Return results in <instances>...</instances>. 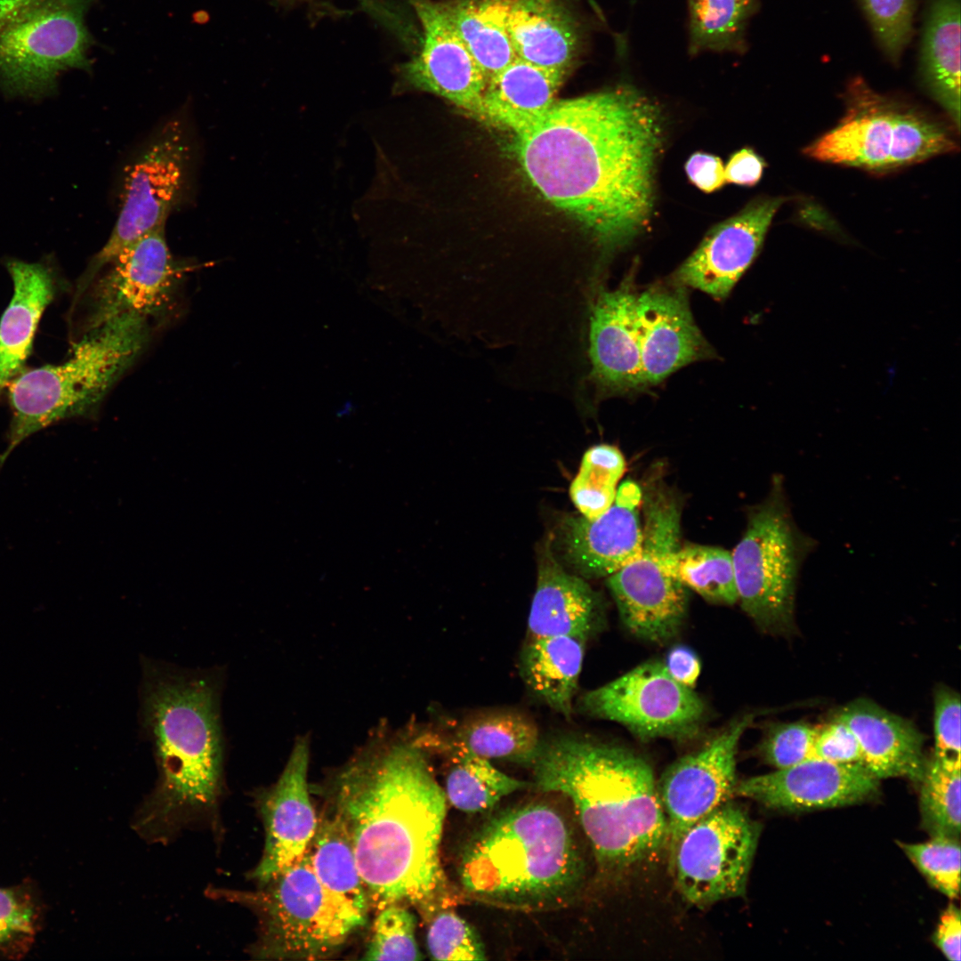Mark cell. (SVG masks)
I'll return each instance as SVG.
<instances>
[{
    "label": "cell",
    "mask_w": 961,
    "mask_h": 961,
    "mask_svg": "<svg viewBox=\"0 0 961 961\" xmlns=\"http://www.w3.org/2000/svg\"><path fill=\"white\" fill-rule=\"evenodd\" d=\"M663 141L658 107L629 85L556 101L514 135L532 185L603 246L627 245L653 207Z\"/></svg>",
    "instance_id": "6da1fadb"
},
{
    "label": "cell",
    "mask_w": 961,
    "mask_h": 961,
    "mask_svg": "<svg viewBox=\"0 0 961 961\" xmlns=\"http://www.w3.org/2000/svg\"><path fill=\"white\" fill-rule=\"evenodd\" d=\"M327 812L351 842L370 907L442 899L447 798L412 732L379 726L332 776Z\"/></svg>",
    "instance_id": "7a4b0ae2"
},
{
    "label": "cell",
    "mask_w": 961,
    "mask_h": 961,
    "mask_svg": "<svg viewBox=\"0 0 961 961\" xmlns=\"http://www.w3.org/2000/svg\"><path fill=\"white\" fill-rule=\"evenodd\" d=\"M142 666L141 721L159 777L135 826L158 840L217 804L224 755L222 677L214 670L182 669L150 659Z\"/></svg>",
    "instance_id": "3957f363"
},
{
    "label": "cell",
    "mask_w": 961,
    "mask_h": 961,
    "mask_svg": "<svg viewBox=\"0 0 961 961\" xmlns=\"http://www.w3.org/2000/svg\"><path fill=\"white\" fill-rule=\"evenodd\" d=\"M530 768L537 790L570 801L603 871H625L667 845L652 768L633 751L560 733L541 739Z\"/></svg>",
    "instance_id": "277c9868"
},
{
    "label": "cell",
    "mask_w": 961,
    "mask_h": 961,
    "mask_svg": "<svg viewBox=\"0 0 961 961\" xmlns=\"http://www.w3.org/2000/svg\"><path fill=\"white\" fill-rule=\"evenodd\" d=\"M457 875L464 892L478 900L539 910L576 896L585 862L563 815L548 804L530 802L477 828L462 848Z\"/></svg>",
    "instance_id": "5b68a950"
},
{
    "label": "cell",
    "mask_w": 961,
    "mask_h": 961,
    "mask_svg": "<svg viewBox=\"0 0 961 961\" xmlns=\"http://www.w3.org/2000/svg\"><path fill=\"white\" fill-rule=\"evenodd\" d=\"M149 320L124 314L86 331L69 357L20 375L10 384L9 444L0 464L26 438L61 420L85 416L100 406L145 350Z\"/></svg>",
    "instance_id": "8992f818"
},
{
    "label": "cell",
    "mask_w": 961,
    "mask_h": 961,
    "mask_svg": "<svg viewBox=\"0 0 961 961\" xmlns=\"http://www.w3.org/2000/svg\"><path fill=\"white\" fill-rule=\"evenodd\" d=\"M844 102V117L804 149L806 156L884 174L958 149L944 122L875 91L861 77L849 82Z\"/></svg>",
    "instance_id": "52a82bcc"
},
{
    "label": "cell",
    "mask_w": 961,
    "mask_h": 961,
    "mask_svg": "<svg viewBox=\"0 0 961 961\" xmlns=\"http://www.w3.org/2000/svg\"><path fill=\"white\" fill-rule=\"evenodd\" d=\"M255 892L212 891L213 896L249 906L259 920L257 958L319 960L336 953L367 921L326 889L304 856Z\"/></svg>",
    "instance_id": "ba28073f"
},
{
    "label": "cell",
    "mask_w": 961,
    "mask_h": 961,
    "mask_svg": "<svg viewBox=\"0 0 961 961\" xmlns=\"http://www.w3.org/2000/svg\"><path fill=\"white\" fill-rule=\"evenodd\" d=\"M816 545L796 525L782 480L775 478L731 553L738 602L761 628L778 632L792 626L799 572Z\"/></svg>",
    "instance_id": "9c48e42d"
},
{
    "label": "cell",
    "mask_w": 961,
    "mask_h": 961,
    "mask_svg": "<svg viewBox=\"0 0 961 961\" xmlns=\"http://www.w3.org/2000/svg\"><path fill=\"white\" fill-rule=\"evenodd\" d=\"M90 0H50L0 25V87L40 99L56 92L64 71L89 70L93 43L85 13Z\"/></svg>",
    "instance_id": "30bf717a"
},
{
    "label": "cell",
    "mask_w": 961,
    "mask_h": 961,
    "mask_svg": "<svg viewBox=\"0 0 961 961\" xmlns=\"http://www.w3.org/2000/svg\"><path fill=\"white\" fill-rule=\"evenodd\" d=\"M192 153L187 125L175 117L164 124L129 163L123 175L117 222L80 278L76 295L83 293L125 247L165 227L186 192Z\"/></svg>",
    "instance_id": "8fae6325"
},
{
    "label": "cell",
    "mask_w": 961,
    "mask_h": 961,
    "mask_svg": "<svg viewBox=\"0 0 961 961\" xmlns=\"http://www.w3.org/2000/svg\"><path fill=\"white\" fill-rule=\"evenodd\" d=\"M760 825L731 800L689 827L669 845L677 891L703 908L744 896Z\"/></svg>",
    "instance_id": "7c38bea8"
},
{
    "label": "cell",
    "mask_w": 961,
    "mask_h": 961,
    "mask_svg": "<svg viewBox=\"0 0 961 961\" xmlns=\"http://www.w3.org/2000/svg\"><path fill=\"white\" fill-rule=\"evenodd\" d=\"M579 706L585 714L617 723L642 740L689 738L706 715L703 699L675 681L658 660L588 690Z\"/></svg>",
    "instance_id": "4fadbf2b"
},
{
    "label": "cell",
    "mask_w": 961,
    "mask_h": 961,
    "mask_svg": "<svg viewBox=\"0 0 961 961\" xmlns=\"http://www.w3.org/2000/svg\"><path fill=\"white\" fill-rule=\"evenodd\" d=\"M106 267L75 299L86 296L84 332L124 314L149 320L165 316L187 270L172 254L165 227L137 238Z\"/></svg>",
    "instance_id": "5bb4252c"
},
{
    "label": "cell",
    "mask_w": 961,
    "mask_h": 961,
    "mask_svg": "<svg viewBox=\"0 0 961 961\" xmlns=\"http://www.w3.org/2000/svg\"><path fill=\"white\" fill-rule=\"evenodd\" d=\"M752 719L750 715L735 719L700 749L665 771L658 791L667 825L666 846L734 796L738 746Z\"/></svg>",
    "instance_id": "9a60e30c"
},
{
    "label": "cell",
    "mask_w": 961,
    "mask_h": 961,
    "mask_svg": "<svg viewBox=\"0 0 961 961\" xmlns=\"http://www.w3.org/2000/svg\"><path fill=\"white\" fill-rule=\"evenodd\" d=\"M422 28L417 54L399 69V85L431 93L481 120L487 78L458 36L444 2L409 0Z\"/></svg>",
    "instance_id": "2e32d148"
},
{
    "label": "cell",
    "mask_w": 961,
    "mask_h": 961,
    "mask_svg": "<svg viewBox=\"0 0 961 961\" xmlns=\"http://www.w3.org/2000/svg\"><path fill=\"white\" fill-rule=\"evenodd\" d=\"M642 492L631 480L617 489L611 506L590 520L569 517L558 533V549L571 572L584 579L608 577L641 551Z\"/></svg>",
    "instance_id": "e0dca14e"
},
{
    "label": "cell",
    "mask_w": 961,
    "mask_h": 961,
    "mask_svg": "<svg viewBox=\"0 0 961 961\" xmlns=\"http://www.w3.org/2000/svg\"><path fill=\"white\" fill-rule=\"evenodd\" d=\"M878 787L879 779L860 763L811 758L737 781L734 796L792 812L854 804L875 796Z\"/></svg>",
    "instance_id": "ac0fdd59"
},
{
    "label": "cell",
    "mask_w": 961,
    "mask_h": 961,
    "mask_svg": "<svg viewBox=\"0 0 961 961\" xmlns=\"http://www.w3.org/2000/svg\"><path fill=\"white\" fill-rule=\"evenodd\" d=\"M309 759V739L299 737L277 782L261 796L265 843L251 874L259 885L300 860L317 829L307 782Z\"/></svg>",
    "instance_id": "d6986e66"
},
{
    "label": "cell",
    "mask_w": 961,
    "mask_h": 961,
    "mask_svg": "<svg viewBox=\"0 0 961 961\" xmlns=\"http://www.w3.org/2000/svg\"><path fill=\"white\" fill-rule=\"evenodd\" d=\"M639 554L607 577L616 604L645 608L688 603L687 588L665 569L666 557L680 546L681 510L664 490L644 497Z\"/></svg>",
    "instance_id": "ffe728a7"
},
{
    "label": "cell",
    "mask_w": 961,
    "mask_h": 961,
    "mask_svg": "<svg viewBox=\"0 0 961 961\" xmlns=\"http://www.w3.org/2000/svg\"><path fill=\"white\" fill-rule=\"evenodd\" d=\"M635 322L644 386L658 384L681 367L713 356L694 322L682 285H657L637 294Z\"/></svg>",
    "instance_id": "44dd1931"
},
{
    "label": "cell",
    "mask_w": 961,
    "mask_h": 961,
    "mask_svg": "<svg viewBox=\"0 0 961 961\" xmlns=\"http://www.w3.org/2000/svg\"><path fill=\"white\" fill-rule=\"evenodd\" d=\"M784 198H761L714 227L679 267L674 282L725 298L756 257Z\"/></svg>",
    "instance_id": "7402d4cb"
},
{
    "label": "cell",
    "mask_w": 961,
    "mask_h": 961,
    "mask_svg": "<svg viewBox=\"0 0 961 961\" xmlns=\"http://www.w3.org/2000/svg\"><path fill=\"white\" fill-rule=\"evenodd\" d=\"M636 295L630 279H626L616 289L599 292L592 306L590 378L602 395L645 387L635 322Z\"/></svg>",
    "instance_id": "603a6c76"
},
{
    "label": "cell",
    "mask_w": 961,
    "mask_h": 961,
    "mask_svg": "<svg viewBox=\"0 0 961 961\" xmlns=\"http://www.w3.org/2000/svg\"><path fill=\"white\" fill-rule=\"evenodd\" d=\"M836 717L854 733L862 765L875 777H901L919 783L926 763L924 737L910 722L865 699L848 704Z\"/></svg>",
    "instance_id": "cb8c5ba5"
},
{
    "label": "cell",
    "mask_w": 961,
    "mask_h": 961,
    "mask_svg": "<svg viewBox=\"0 0 961 961\" xmlns=\"http://www.w3.org/2000/svg\"><path fill=\"white\" fill-rule=\"evenodd\" d=\"M601 608L597 593L585 579L565 569L548 546L538 563L528 638L574 635L588 639L598 626Z\"/></svg>",
    "instance_id": "d4e9b609"
},
{
    "label": "cell",
    "mask_w": 961,
    "mask_h": 961,
    "mask_svg": "<svg viewBox=\"0 0 961 961\" xmlns=\"http://www.w3.org/2000/svg\"><path fill=\"white\" fill-rule=\"evenodd\" d=\"M507 28L516 58L566 76L580 42L562 0H508Z\"/></svg>",
    "instance_id": "484cf974"
},
{
    "label": "cell",
    "mask_w": 961,
    "mask_h": 961,
    "mask_svg": "<svg viewBox=\"0 0 961 961\" xmlns=\"http://www.w3.org/2000/svg\"><path fill=\"white\" fill-rule=\"evenodd\" d=\"M5 265L13 294L0 320V393L24 366L42 314L55 294L50 264L11 258Z\"/></svg>",
    "instance_id": "4316f807"
},
{
    "label": "cell",
    "mask_w": 961,
    "mask_h": 961,
    "mask_svg": "<svg viewBox=\"0 0 961 961\" xmlns=\"http://www.w3.org/2000/svg\"><path fill=\"white\" fill-rule=\"evenodd\" d=\"M565 76L519 58L487 81L481 120L513 135L540 119L556 101Z\"/></svg>",
    "instance_id": "83f0119b"
},
{
    "label": "cell",
    "mask_w": 961,
    "mask_h": 961,
    "mask_svg": "<svg viewBox=\"0 0 961 961\" xmlns=\"http://www.w3.org/2000/svg\"><path fill=\"white\" fill-rule=\"evenodd\" d=\"M919 74L932 98L960 127V1L927 0Z\"/></svg>",
    "instance_id": "f1b7e54d"
},
{
    "label": "cell",
    "mask_w": 961,
    "mask_h": 961,
    "mask_svg": "<svg viewBox=\"0 0 961 961\" xmlns=\"http://www.w3.org/2000/svg\"><path fill=\"white\" fill-rule=\"evenodd\" d=\"M587 638L559 635L528 638L519 658L520 675L532 694L570 718Z\"/></svg>",
    "instance_id": "f546056e"
},
{
    "label": "cell",
    "mask_w": 961,
    "mask_h": 961,
    "mask_svg": "<svg viewBox=\"0 0 961 961\" xmlns=\"http://www.w3.org/2000/svg\"><path fill=\"white\" fill-rule=\"evenodd\" d=\"M420 742L424 748L450 755L444 792L450 804L459 811L473 813L489 810L505 796L529 786V782L505 774L489 759L450 740H434L430 734H421Z\"/></svg>",
    "instance_id": "4dcf8cb0"
},
{
    "label": "cell",
    "mask_w": 961,
    "mask_h": 961,
    "mask_svg": "<svg viewBox=\"0 0 961 961\" xmlns=\"http://www.w3.org/2000/svg\"><path fill=\"white\" fill-rule=\"evenodd\" d=\"M541 736L526 714L498 709L481 712L464 720L450 740L479 756L530 767Z\"/></svg>",
    "instance_id": "1f68e13d"
},
{
    "label": "cell",
    "mask_w": 961,
    "mask_h": 961,
    "mask_svg": "<svg viewBox=\"0 0 961 961\" xmlns=\"http://www.w3.org/2000/svg\"><path fill=\"white\" fill-rule=\"evenodd\" d=\"M444 4L487 81L516 59L507 28L508 0H450Z\"/></svg>",
    "instance_id": "d6a6232c"
},
{
    "label": "cell",
    "mask_w": 961,
    "mask_h": 961,
    "mask_svg": "<svg viewBox=\"0 0 961 961\" xmlns=\"http://www.w3.org/2000/svg\"><path fill=\"white\" fill-rule=\"evenodd\" d=\"M317 878L330 892L360 913L370 909L349 837L339 820L325 812L307 850Z\"/></svg>",
    "instance_id": "836d02e7"
},
{
    "label": "cell",
    "mask_w": 961,
    "mask_h": 961,
    "mask_svg": "<svg viewBox=\"0 0 961 961\" xmlns=\"http://www.w3.org/2000/svg\"><path fill=\"white\" fill-rule=\"evenodd\" d=\"M689 52L742 53L746 32L758 0H687Z\"/></svg>",
    "instance_id": "e575fe53"
},
{
    "label": "cell",
    "mask_w": 961,
    "mask_h": 961,
    "mask_svg": "<svg viewBox=\"0 0 961 961\" xmlns=\"http://www.w3.org/2000/svg\"><path fill=\"white\" fill-rule=\"evenodd\" d=\"M666 571L686 588L719 604L738 602L731 553L724 549L686 545L665 559Z\"/></svg>",
    "instance_id": "d590c367"
},
{
    "label": "cell",
    "mask_w": 961,
    "mask_h": 961,
    "mask_svg": "<svg viewBox=\"0 0 961 961\" xmlns=\"http://www.w3.org/2000/svg\"><path fill=\"white\" fill-rule=\"evenodd\" d=\"M922 823L931 835L959 837L961 826V761L934 757L926 761L919 781Z\"/></svg>",
    "instance_id": "8d00e7d4"
},
{
    "label": "cell",
    "mask_w": 961,
    "mask_h": 961,
    "mask_svg": "<svg viewBox=\"0 0 961 961\" xmlns=\"http://www.w3.org/2000/svg\"><path fill=\"white\" fill-rule=\"evenodd\" d=\"M626 460L616 447L601 444L585 451L569 487L570 498L585 518L593 520L613 504Z\"/></svg>",
    "instance_id": "74e56055"
},
{
    "label": "cell",
    "mask_w": 961,
    "mask_h": 961,
    "mask_svg": "<svg viewBox=\"0 0 961 961\" xmlns=\"http://www.w3.org/2000/svg\"><path fill=\"white\" fill-rule=\"evenodd\" d=\"M442 899L420 912L427 922L426 945L434 960H485L484 944L463 917L440 906Z\"/></svg>",
    "instance_id": "f35d334b"
},
{
    "label": "cell",
    "mask_w": 961,
    "mask_h": 961,
    "mask_svg": "<svg viewBox=\"0 0 961 961\" xmlns=\"http://www.w3.org/2000/svg\"><path fill=\"white\" fill-rule=\"evenodd\" d=\"M416 920L406 905L391 904L379 910L374 920L364 960L423 959L416 938Z\"/></svg>",
    "instance_id": "ab89813d"
},
{
    "label": "cell",
    "mask_w": 961,
    "mask_h": 961,
    "mask_svg": "<svg viewBox=\"0 0 961 961\" xmlns=\"http://www.w3.org/2000/svg\"><path fill=\"white\" fill-rule=\"evenodd\" d=\"M900 846L935 889L950 899L958 897L961 868L959 837L935 835L924 843H900Z\"/></svg>",
    "instance_id": "60d3db41"
},
{
    "label": "cell",
    "mask_w": 961,
    "mask_h": 961,
    "mask_svg": "<svg viewBox=\"0 0 961 961\" xmlns=\"http://www.w3.org/2000/svg\"><path fill=\"white\" fill-rule=\"evenodd\" d=\"M884 55L898 63L913 33L916 0H859Z\"/></svg>",
    "instance_id": "b9f144b4"
},
{
    "label": "cell",
    "mask_w": 961,
    "mask_h": 961,
    "mask_svg": "<svg viewBox=\"0 0 961 961\" xmlns=\"http://www.w3.org/2000/svg\"><path fill=\"white\" fill-rule=\"evenodd\" d=\"M816 731L817 727L802 722L776 724L763 739L761 755L776 769L813 758Z\"/></svg>",
    "instance_id": "7bdbcfd3"
},
{
    "label": "cell",
    "mask_w": 961,
    "mask_h": 961,
    "mask_svg": "<svg viewBox=\"0 0 961 961\" xmlns=\"http://www.w3.org/2000/svg\"><path fill=\"white\" fill-rule=\"evenodd\" d=\"M960 715L958 693L949 688L940 687L934 695V757L961 761Z\"/></svg>",
    "instance_id": "ee69618b"
},
{
    "label": "cell",
    "mask_w": 961,
    "mask_h": 961,
    "mask_svg": "<svg viewBox=\"0 0 961 961\" xmlns=\"http://www.w3.org/2000/svg\"><path fill=\"white\" fill-rule=\"evenodd\" d=\"M813 758L838 764H862L860 745L854 733L836 717L817 727Z\"/></svg>",
    "instance_id": "f6af8a7d"
},
{
    "label": "cell",
    "mask_w": 961,
    "mask_h": 961,
    "mask_svg": "<svg viewBox=\"0 0 961 961\" xmlns=\"http://www.w3.org/2000/svg\"><path fill=\"white\" fill-rule=\"evenodd\" d=\"M32 910L13 892L0 889V944L28 933L31 927Z\"/></svg>",
    "instance_id": "bcb514c9"
},
{
    "label": "cell",
    "mask_w": 961,
    "mask_h": 961,
    "mask_svg": "<svg viewBox=\"0 0 961 961\" xmlns=\"http://www.w3.org/2000/svg\"><path fill=\"white\" fill-rule=\"evenodd\" d=\"M685 170L691 183L705 192H713L726 182L721 158L711 154L694 153L686 162Z\"/></svg>",
    "instance_id": "7dc6e473"
},
{
    "label": "cell",
    "mask_w": 961,
    "mask_h": 961,
    "mask_svg": "<svg viewBox=\"0 0 961 961\" xmlns=\"http://www.w3.org/2000/svg\"><path fill=\"white\" fill-rule=\"evenodd\" d=\"M933 940L947 959L960 960L961 916L956 905L950 903L941 913Z\"/></svg>",
    "instance_id": "c3c4849f"
},
{
    "label": "cell",
    "mask_w": 961,
    "mask_h": 961,
    "mask_svg": "<svg viewBox=\"0 0 961 961\" xmlns=\"http://www.w3.org/2000/svg\"><path fill=\"white\" fill-rule=\"evenodd\" d=\"M765 162L752 149L744 148L730 157L725 168L726 182L743 186L756 184L763 173Z\"/></svg>",
    "instance_id": "681fc988"
},
{
    "label": "cell",
    "mask_w": 961,
    "mask_h": 961,
    "mask_svg": "<svg viewBox=\"0 0 961 961\" xmlns=\"http://www.w3.org/2000/svg\"><path fill=\"white\" fill-rule=\"evenodd\" d=\"M664 665L675 681L690 688L698 680L701 669L698 656L684 646H676L670 650Z\"/></svg>",
    "instance_id": "f907efd6"
},
{
    "label": "cell",
    "mask_w": 961,
    "mask_h": 961,
    "mask_svg": "<svg viewBox=\"0 0 961 961\" xmlns=\"http://www.w3.org/2000/svg\"><path fill=\"white\" fill-rule=\"evenodd\" d=\"M50 0H0V25Z\"/></svg>",
    "instance_id": "816d5d0a"
},
{
    "label": "cell",
    "mask_w": 961,
    "mask_h": 961,
    "mask_svg": "<svg viewBox=\"0 0 961 961\" xmlns=\"http://www.w3.org/2000/svg\"><path fill=\"white\" fill-rule=\"evenodd\" d=\"M276 1L280 2V3H292V2H295V1H297V0H276Z\"/></svg>",
    "instance_id": "f5cc1de1"
}]
</instances>
